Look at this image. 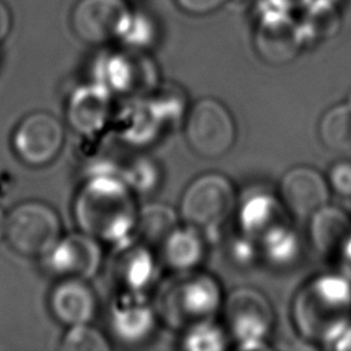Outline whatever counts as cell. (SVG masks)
I'll list each match as a JSON object with an SVG mask.
<instances>
[{
	"mask_svg": "<svg viewBox=\"0 0 351 351\" xmlns=\"http://www.w3.org/2000/svg\"><path fill=\"white\" fill-rule=\"evenodd\" d=\"M64 130L60 121L49 112L34 111L16 125L12 133V149L27 166H45L62 149Z\"/></svg>",
	"mask_w": 351,
	"mask_h": 351,
	"instance_id": "5b68a950",
	"label": "cell"
},
{
	"mask_svg": "<svg viewBox=\"0 0 351 351\" xmlns=\"http://www.w3.org/2000/svg\"><path fill=\"white\" fill-rule=\"evenodd\" d=\"M234 206V191L230 181L217 173L195 178L181 199L182 218L200 228L215 226L225 221Z\"/></svg>",
	"mask_w": 351,
	"mask_h": 351,
	"instance_id": "3957f363",
	"label": "cell"
},
{
	"mask_svg": "<svg viewBox=\"0 0 351 351\" xmlns=\"http://www.w3.org/2000/svg\"><path fill=\"white\" fill-rule=\"evenodd\" d=\"M60 348L66 351H106L110 346L97 330L82 324L70 326L63 336Z\"/></svg>",
	"mask_w": 351,
	"mask_h": 351,
	"instance_id": "2e32d148",
	"label": "cell"
},
{
	"mask_svg": "<svg viewBox=\"0 0 351 351\" xmlns=\"http://www.w3.org/2000/svg\"><path fill=\"white\" fill-rule=\"evenodd\" d=\"M311 0H269L270 7H276L280 10H298V8H304Z\"/></svg>",
	"mask_w": 351,
	"mask_h": 351,
	"instance_id": "ffe728a7",
	"label": "cell"
},
{
	"mask_svg": "<svg viewBox=\"0 0 351 351\" xmlns=\"http://www.w3.org/2000/svg\"><path fill=\"white\" fill-rule=\"evenodd\" d=\"M49 308L59 322L69 326L82 325L93 317L96 300L82 278H63L51 292Z\"/></svg>",
	"mask_w": 351,
	"mask_h": 351,
	"instance_id": "9c48e42d",
	"label": "cell"
},
{
	"mask_svg": "<svg viewBox=\"0 0 351 351\" xmlns=\"http://www.w3.org/2000/svg\"><path fill=\"white\" fill-rule=\"evenodd\" d=\"M280 196L291 213L299 217L314 215L328 204L329 184L315 169L298 166L281 178Z\"/></svg>",
	"mask_w": 351,
	"mask_h": 351,
	"instance_id": "ba28073f",
	"label": "cell"
},
{
	"mask_svg": "<svg viewBox=\"0 0 351 351\" xmlns=\"http://www.w3.org/2000/svg\"><path fill=\"white\" fill-rule=\"evenodd\" d=\"M313 239L315 245L325 252L337 251L351 239V221L336 207H322L314 214Z\"/></svg>",
	"mask_w": 351,
	"mask_h": 351,
	"instance_id": "30bf717a",
	"label": "cell"
},
{
	"mask_svg": "<svg viewBox=\"0 0 351 351\" xmlns=\"http://www.w3.org/2000/svg\"><path fill=\"white\" fill-rule=\"evenodd\" d=\"M166 261L174 267H188L193 265L200 255V243L191 232H176L165 241Z\"/></svg>",
	"mask_w": 351,
	"mask_h": 351,
	"instance_id": "9a60e30c",
	"label": "cell"
},
{
	"mask_svg": "<svg viewBox=\"0 0 351 351\" xmlns=\"http://www.w3.org/2000/svg\"><path fill=\"white\" fill-rule=\"evenodd\" d=\"M132 16L126 0H78L70 25L78 38L96 45L123 36Z\"/></svg>",
	"mask_w": 351,
	"mask_h": 351,
	"instance_id": "277c9868",
	"label": "cell"
},
{
	"mask_svg": "<svg viewBox=\"0 0 351 351\" xmlns=\"http://www.w3.org/2000/svg\"><path fill=\"white\" fill-rule=\"evenodd\" d=\"M300 22L304 37L325 38L335 34L339 26L336 5L329 0H311L306 7Z\"/></svg>",
	"mask_w": 351,
	"mask_h": 351,
	"instance_id": "7c38bea8",
	"label": "cell"
},
{
	"mask_svg": "<svg viewBox=\"0 0 351 351\" xmlns=\"http://www.w3.org/2000/svg\"><path fill=\"white\" fill-rule=\"evenodd\" d=\"M346 329H347V337L344 336L343 339H344V340H347V343H348V344H346L344 347H346V348H351V328H348V326H347Z\"/></svg>",
	"mask_w": 351,
	"mask_h": 351,
	"instance_id": "7402d4cb",
	"label": "cell"
},
{
	"mask_svg": "<svg viewBox=\"0 0 351 351\" xmlns=\"http://www.w3.org/2000/svg\"><path fill=\"white\" fill-rule=\"evenodd\" d=\"M304 34L287 10L269 7L256 22L254 43L258 55L270 64L293 60L302 47Z\"/></svg>",
	"mask_w": 351,
	"mask_h": 351,
	"instance_id": "8992f818",
	"label": "cell"
},
{
	"mask_svg": "<svg viewBox=\"0 0 351 351\" xmlns=\"http://www.w3.org/2000/svg\"><path fill=\"white\" fill-rule=\"evenodd\" d=\"M12 25V18L10 8L4 1L0 0V43L8 36Z\"/></svg>",
	"mask_w": 351,
	"mask_h": 351,
	"instance_id": "d6986e66",
	"label": "cell"
},
{
	"mask_svg": "<svg viewBox=\"0 0 351 351\" xmlns=\"http://www.w3.org/2000/svg\"><path fill=\"white\" fill-rule=\"evenodd\" d=\"M47 270L62 278H88L99 266L100 251L95 240L86 234H70L43 256Z\"/></svg>",
	"mask_w": 351,
	"mask_h": 351,
	"instance_id": "52a82bcc",
	"label": "cell"
},
{
	"mask_svg": "<svg viewBox=\"0 0 351 351\" xmlns=\"http://www.w3.org/2000/svg\"><path fill=\"white\" fill-rule=\"evenodd\" d=\"M322 143L335 151H351V100L329 108L319 122Z\"/></svg>",
	"mask_w": 351,
	"mask_h": 351,
	"instance_id": "8fae6325",
	"label": "cell"
},
{
	"mask_svg": "<svg viewBox=\"0 0 351 351\" xmlns=\"http://www.w3.org/2000/svg\"><path fill=\"white\" fill-rule=\"evenodd\" d=\"M4 237L8 245L25 256H44L60 239V219L43 202H25L5 217Z\"/></svg>",
	"mask_w": 351,
	"mask_h": 351,
	"instance_id": "6da1fadb",
	"label": "cell"
},
{
	"mask_svg": "<svg viewBox=\"0 0 351 351\" xmlns=\"http://www.w3.org/2000/svg\"><path fill=\"white\" fill-rule=\"evenodd\" d=\"M103 103L96 92L81 89L71 97L67 117L75 129L88 132L97 126L103 118Z\"/></svg>",
	"mask_w": 351,
	"mask_h": 351,
	"instance_id": "4fadbf2b",
	"label": "cell"
},
{
	"mask_svg": "<svg viewBox=\"0 0 351 351\" xmlns=\"http://www.w3.org/2000/svg\"><path fill=\"white\" fill-rule=\"evenodd\" d=\"M140 217V233L148 243H162L174 230V214L170 207L148 206Z\"/></svg>",
	"mask_w": 351,
	"mask_h": 351,
	"instance_id": "5bb4252c",
	"label": "cell"
},
{
	"mask_svg": "<svg viewBox=\"0 0 351 351\" xmlns=\"http://www.w3.org/2000/svg\"><path fill=\"white\" fill-rule=\"evenodd\" d=\"M176 4L191 15H208L218 11L229 0H174Z\"/></svg>",
	"mask_w": 351,
	"mask_h": 351,
	"instance_id": "ac0fdd59",
	"label": "cell"
},
{
	"mask_svg": "<svg viewBox=\"0 0 351 351\" xmlns=\"http://www.w3.org/2000/svg\"><path fill=\"white\" fill-rule=\"evenodd\" d=\"M185 136L189 147L200 156L219 158L233 145L236 128L228 108L215 99H202L191 110Z\"/></svg>",
	"mask_w": 351,
	"mask_h": 351,
	"instance_id": "7a4b0ae2",
	"label": "cell"
},
{
	"mask_svg": "<svg viewBox=\"0 0 351 351\" xmlns=\"http://www.w3.org/2000/svg\"><path fill=\"white\" fill-rule=\"evenodd\" d=\"M329 186L343 196H351V160H339L328 174Z\"/></svg>",
	"mask_w": 351,
	"mask_h": 351,
	"instance_id": "e0dca14e",
	"label": "cell"
},
{
	"mask_svg": "<svg viewBox=\"0 0 351 351\" xmlns=\"http://www.w3.org/2000/svg\"><path fill=\"white\" fill-rule=\"evenodd\" d=\"M4 226H5V217L3 215V213L0 210V240H1V237H4Z\"/></svg>",
	"mask_w": 351,
	"mask_h": 351,
	"instance_id": "44dd1931",
	"label": "cell"
}]
</instances>
